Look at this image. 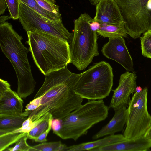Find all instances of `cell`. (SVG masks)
<instances>
[{
	"label": "cell",
	"mask_w": 151,
	"mask_h": 151,
	"mask_svg": "<svg viewBox=\"0 0 151 151\" xmlns=\"http://www.w3.org/2000/svg\"><path fill=\"white\" fill-rule=\"evenodd\" d=\"M82 73H72L67 66L45 75L44 81L34 98H42L40 106L28 117L33 121L48 114L53 119H61L82 105L83 99L73 89Z\"/></svg>",
	"instance_id": "cell-1"
},
{
	"label": "cell",
	"mask_w": 151,
	"mask_h": 151,
	"mask_svg": "<svg viewBox=\"0 0 151 151\" xmlns=\"http://www.w3.org/2000/svg\"><path fill=\"white\" fill-rule=\"evenodd\" d=\"M22 39L10 23L5 22L0 24V48L16 72L18 80L17 93L24 99L33 92L36 82L27 56L29 49L22 44Z\"/></svg>",
	"instance_id": "cell-2"
},
{
	"label": "cell",
	"mask_w": 151,
	"mask_h": 151,
	"mask_svg": "<svg viewBox=\"0 0 151 151\" xmlns=\"http://www.w3.org/2000/svg\"><path fill=\"white\" fill-rule=\"evenodd\" d=\"M27 32L29 51L44 75L63 68L70 63V45L67 41L45 32Z\"/></svg>",
	"instance_id": "cell-3"
},
{
	"label": "cell",
	"mask_w": 151,
	"mask_h": 151,
	"mask_svg": "<svg viewBox=\"0 0 151 151\" xmlns=\"http://www.w3.org/2000/svg\"><path fill=\"white\" fill-rule=\"evenodd\" d=\"M109 109L102 99L89 100L61 119L60 129L53 133L63 139L76 141L94 125L105 119Z\"/></svg>",
	"instance_id": "cell-4"
},
{
	"label": "cell",
	"mask_w": 151,
	"mask_h": 151,
	"mask_svg": "<svg viewBox=\"0 0 151 151\" xmlns=\"http://www.w3.org/2000/svg\"><path fill=\"white\" fill-rule=\"evenodd\" d=\"M92 19L85 13L74 22L73 37L70 45V63L80 71L85 70L99 54L97 33L90 25Z\"/></svg>",
	"instance_id": "cell-5"
},
{
	"label": "cell",
	"mask_w": 151,
	"mask_h": 151,
	"mask_svg": "<svg viewBox=\"0 0 151 151\" xmlns=\"http://www.w3.org/2000/svg\"><path fill=\"white\" fill-rule=\"evenodd\" d=\"M113 79L110 65L105 61L100 62L82 73L73 91L82 99H102L108 96L112 90Z\"/></svg>",
	"instance_id": "cell-6"
},
{
	"label": "cell",
	"mask_w": 151,
	"mask_h": 151,
	"mask_svg": "<svg viewBox=\"0 0 151 151\" xmlns=\"http://www.w3.org/2000/svg\"><path fill=\"white\" fill-rule=\"evenodd\" d=\"M127 34L134 39L151 31V0H114Z\"/></svg>",
	"instance_id": "cell-7"
},
{
	"label": "cell",
	"mask_w": 151,
	"mask_h": 151,
	"mask_svg": "<svg viewBox=\"0 0 151 151\" xmlns=\"http://www.w3.org/2000/svg\"><path fill=\"white\" fill-rule=\"evenodd\" d=\"M148 89L136 92L127 109L126 127L123 135L128 139L144 137L151 126V115L147 109Z\"/></svg>",
	"instance_id": "cell-8"
},
{
	"label": "cell",
	"mask_w": 151,
	"mask_h": 151,
	"mask_svg": "<svg viewBox=\"0 0 151 151\" xmlns=\"http://www.w3.org/2000/svg\"><path fill=\"white\" fill-rule=\"evenodd\" d=\"M19 19L27 32L39 31L53 35L69 44L71 42L73 33L70 32L62 21L54 22L46 20L37 12L20 2Z\"/></svg>",
	"instance_id": "cell-9"
},
{
	"label": "cell",
	"mask_w": 151,
	"mask_h": 151,
	"mask_svg": "<svg viewBox=\"0 0 151 151\" xmlns=\"http://www.w3.org/2000/svg\"><path fill=\"white\" fill-rule=\"evenodd\" d=\"M101 51L104 56L119 63L127 71L134 72L132 59L123 37L109 38L108 42L103 46Z\"/></svg>",
	"instance_id": "cell-10"
},
{
	"label": "cell",
	"mask_w": 151,
	"mask_h": 151,
	"mask_svg": "<svg viewBox=\"0 0 151 151\" xmlns=\"http://www.w3.org/2000/svg\"><path fill=\"white\" fill-rule=\"evenodd\" d=\"M137 76L134 72L126 71L121 75L117 88L113 90V94L109 106L114 110L126 106L130 100V95L135 92Z\"/></svg>",
	"instance_id": "cell-11"
},
{
	"label": "cell",
	"mask_w": 151,
	"mask_h": 151,
	"mask_svg": "<svg viewBox=\"0 0 151 151\" xmlns=\"http://www.w3.org/2000/svg\"><path fill=\"white\" fill-rule=\"evenodd\" d=\"M23 101L9 84L0 87V116L19 115L23 113Z\"/></svg>",
	"instance_id": "cell-12"
},
{
	"label": "cell",
	"mask_w": 151,
	"mask_h": 151,
	"mask_svg": "<svg viewBox=\"0 0 151 151\" xmlns=\"http://www.w3.org/2000/svg\"><path fill=\"white\" fill-rule=\"evenodd\" d=\"M96 5L93 20L101 24H118L124 22L119 7L114 0H100Z\"/></svg>",
	"instance_id": "cell-13"
},
{
	"label": "cell",
	"mask_w": 151,
	"mask_h": 151,
	"mask_svg": "<svg viewBox=\"0 0 151 151\" xmlns=\"http://www.w3.org/2000/svg\"><path fill=\"white\" fill-rule=\"evenodd\" d=\"M151 147V143L143 137L116 142L90 151H145Z\"/></svg>",
	"instance_id": "cell-14"
},
{
	"label": "cell",
	"mask_w": 151,
	"mask_h": 151,
	"mask_svg": "<svg viewBox=\"0 0 151 151\" xmlns=\"http://www.w3.org/2000/svg\"><path fill=\"white\" fill-rule=\"evenodd\" d=\"M126 106L120 107L115 111L114 114L109 122L92 137L96 139L106 135H114L122 130L126 121Z\"/></svg>",
	"instance_id": "cell-15"
},
{
	"label": "cell",
	"mask_w": 151,
	"mask_h": 151,
	"mask_svg": "<svg viewBox=\"0 0 151 151\" xmlns=\"http://www.w3.org/2000/svg\"><path fill=\"white\" fill-rule=\"evenodd\" d=\"M123 135H109L93 141L83 143L67 147L66 151H91V150L114 143L127 140Z\"/></svg>",
	"instance_id": "cell-16"
},
{
	"label": "cell",
	"mask_w": 151,
	"mask_h": 151,
	"mask_svg": "<svg viewBox=\"0 0 151 151\" xmlns=\"http://www.w3.org/2000/svg\"><path fill=\"white\" fill-rule=\"evenodd\" d=\"M31 111H25L19 115L0 116V136L7 134L21 128Z\"/></svg>",
	"instance_id": "cell-17"
},
{
	"label": "cell",
	"mask_w": 151,
	"mask_h": 151,
	"mask_svg": "<svg viewBox=\"0 0 151 151\" xmlns=\"http://www.w3.org/2000/svg\"><path fill=\"white\" fill-rule=\"evenodd\" d=\"M96 32L104 37H127L124 22L118 24H101Z\"/></svg>",
	"instance_id": "cell-18"
},
{
	"label": "cell",
	"mask_w": 151,
	"mask_h": 151,
	"mask_svg": "<svg viewBox=\"0 0 151 151\" xmlns=\"http://www.w3.org/2000/svg\"><path fill=\"white\" fill-rule=\"evenodd\" d=\"M29 8L40 15L46 20L54 22L62 21L61 15H58L46 11L41 8L35 0H19Z\"/></svg>",
	"instance_id": "cell-19"
},
{
	"label": "cell",
	"mask_w": 151,
	"mask_h": 151,
	"mask_svg": "<svg viewBox=\"0 0 151 151\" xmlns=\"http://www.w3.org/2000/svg\"><path fill=\"white\" fill-rule=\"evenodd\" d=\"M68 146L60 141L43 142L31 146L29 151H66Z\"/></svg>",
	"instance_id": "cell-20"
},
{
	"label": "cell",
	"mask_w": 151,
	"mask_h": 151,
	"mask_svg": "<svg viewBox=\"0 0 151 151\" xmlns=\"http://www.w3.org/2000/svg\"><path fill=\"white\" fill-rule=\"evenodd\" d=\"M26 133H11L0 136V151L5 150Z\"/></svg>",
	"instance_id": "cell-21"
},
{
	"label": "cell",
	"mask_w": 151,
	"mask_h": 151,
	"mask_svg": "<svg viewBox=\"0 0 151 151\" xmlns=\"http://www.w3.org/2000/svg\"><path fill=\"white\" fill-rule=\"evenodd\" d=\"M141 49L142 55L151 59V31H148L140 37Z\"/></svg>",
	"instance_id": "cell-22"
},
{
	"label": "cell",
	"mask_w": 151,
	"mask_h": 151,
	"mask_svg": "<svg viewBox=\"0 0 151 151\" xmlns=\"http://www.w3.org/2000/svg\"><path fill=\"white\" fill-rule=\"evenodd\" d=\"M49 115L45 119L34 127L28 133V138L35 140L45 131L48 127Z\"/></svg>",
	"instance_id": "cell-23"
},
{
	"label": "cell",
	"mask_w": 151,
	"mask_h": 151,
	"mask_svg": "<svg viewBox=\"0 0 151 151\" xmlns=\"http://www.w3.org/2000/svg\"><path fill=\"white\" fill-rule=\"evenodd\" d=\"M28 138V133L20 138L15 143V145L12 147L7 148L6 151H29L31 146L29 145L27 142Z\"/></svg>",
	"instance_id": "cell-24"
},
{
	"label": "cell",
	"mask_w": 151,
	"mask_h": 151,
	"mask_svg": "<svg viewBox=\"0 0 151 151\" xmlns=\"http://www.w3.org/2000/svg\"><path fill=\"white\" fill-rule=\"evenodd\" d=\"M42 9L58 15H61L59 6L55 4V0H35Z\"/></svg>",
	"instance_id": "cell-25"
},
{
	"label": "cell",
	"mask_w": 151,
	"mask_h": 151,
	"mask_svg": "<svg viewBox=\"0 0 151 151\" xmlns=\"http://www.w3.org/2000/svg\"><path fill=\"white\" fill-rule=\"evenodd\" d=\"M8 9L10 19H19V0H5Z\"/></svg>",
	"instance_id": "cell-26"
},
{
	"label": "cell",
	"mask_w": 151,
	"mask_h": 151,
	"mask_svg": "<svg viewBox=\"0 0 151 151\" xmlns=\"http://www.w3.org/2000/svg\"><path fill=\"white\" fill-rule=\"evenodd\" d=\"M53 119L52 115L51 114H50L48 128L35 140V142L42 143L47 141L46 137L48 133L52 129V122Z\"/></svg>",
	"instance_id": "cell-27"
},
{
	"label": "cell",
	"mask_w": 151,
	"mask_h": 151,
	"mask_svg": "<svg viewBox=\"0 0 151 151\" xmlns=\"http://www.w3.org/2000/svg\"><path fill=\"white\" fill-rule=\"evenodd\" d=\"M42 96L34 99L33 100L27 104L25 107V111H32L38 108L40 106Z\"/></svg>",
	"instance_id": "cell-28"
},
{
	"label": "cell",
	"mask_w": 151,
	"mask_h": 151,
	"mask_svg": "<svg viewBox=\"0 0 151 151\" xmlns=\"http://www.w3.org/2000/svg\"><path fill=\"white\" fill-rule=\"evenodd\" d=\"M61 126V119H54L52 120V129L53 132L58 131Z\"/></svg>",
	"instance_id": "cell-29"
},
{
	"label": "cell",
	"mask_w": 151,
	"mask_h": 151,
	"mask_svg": "<svg viewBox=\"0 0 151 151\" xmlns=\"http://www.w3.org/2000/svg\"><path fill=\"white\" fill-rule=\"evenodd\" d=\"M91 27L93 30L96 32L101 26V24L99 22L95 21L93 19L90 23Z\"/></svg>",
	"instance_id": "cell-30"
},
{
	"label": "cell",
	"mask_w": 151,
	"mask_h": 151,
	"mask_svg": "<svg viewBox=\"0 0 151 151\" xmlns=\"http://www.w3.org/2000/svg\"><path fill=\"white\" fill-rule=\"evenodd\" d=\"M7 7L5 0H0V14H4L5 11Z\"/></svg>",
	"instance_id": "cell-31"
},
{
	"label": "cell",
	"mask_w": 151,
	"mask_h": 151,
	"mask_svg": "<svg viewBox=\"0 0 151 151\" xmlns=\"http://www.w3.org/2000/svg\"><path fill=\"white\" fill-rule=\"evenodd\" d=\"M144 137L151 143V126L146 133Z\"/></svg>",
	"instance_id": "cell-32"
},
{
	"label": "cell",
	"mask_w": 151,
	"mask_h": 151,
	"mask_svg": "<svg viewBox=\"0 0 151 151\" xmlns=\"http://www.w3.org/2000/svg\"><path fill=\"white\" fill-rule=\"evenodd\" d=\"M10 19V16H3L0 17V24L6 22V20Z\"/></svg>",
	"instance_id": "cell-33"
},
{
	"label": "cell",
	"mask_w": 151,
	"mask_h": 151,
	"mask_svg": "<svg viewBox=\"0 0 151 151\" xmlns=\"http://www.w3.org/2000/svg\"><path fill=\"white\" fill-rule=\"evenodd\" d=\"M142 90V88L139 86H137L136 87L135 91L136 92L139 93L141 92Z\"/></svg>",
	"instance_id": "cell-34"
},
{
	"label": "cell",
	"mask_w": 151,
	"mask_h": 151,
	"mask_svg": "<svg viewBox=\"0 0 151 151\" xmlns=\"http://www.w3.org/2000/svg\"><path fill=\"white\" fill-rule=\"evenodd\" d=\"M100 0H90L91 4L93 5H96Z\"/></svg>",
	"instance_id": "cell-35"
}]
</instances>
